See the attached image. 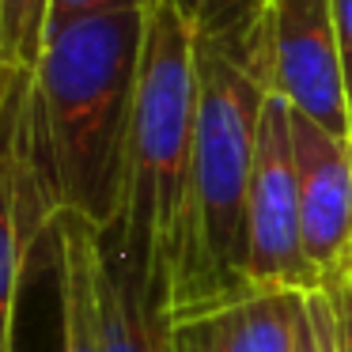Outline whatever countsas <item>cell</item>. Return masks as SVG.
Returning <instances> with one entry per match:
<instances>
[{"mask_svg": "<svg viewBox=\"0 0 352 352\" xmlns=\"http://www.w3.org/2000/svg\"><path fill=\"white\" fill-rule=\"evenodd\" d=\"M144 34L148 8L76 19L50 34L19 91V125L46 201L95 228L122 220Z\"/></svg>", "mask_w": 352, "mask_h": 352, "instance_id": "1", "label": "cell"}, {"mask_svg": "<svg viewBox=\"0 0 352 352\" xmlns=\"http://www.w3.org/2000/svg\"><path fill=\"white\" fill-rule=\"evenodd\" d=\"M265 99L250 27L197 38V137L186 239L170 288L175 326L254 292L246 276V197Z\"/></svg>", "mask_w": 352, "mask_h": 352, "instance_id": "2", "label": "cell"}, {"mask_svg": "<svg viewBox=\"0 0 352 352\" xmlns=\"http://www.w3.org/2000/svg\"><path fill=\"white\" fill-rule=\"evenodd\" d=\"M193 137H197V34L186 27L170 0H155L148 8L140 91L125 155V205L122 220L110 228L122 231L137 273L144 276L152 299L167 311L186 239Z\"/></svg>", "mask_w": 352, "mask_h": 352, "instance_id": "3", "label": "cell"}, {"mask_svg": "<svg viewBox=\"0 0 352 352\" xmlns=\"http://www.w3.org/2000/svg\"><path fill=\"white\" fill-rule=\"evenodd\" d=\"M99 228L72 208H54L27 243L16 303V352H102Z\"/></svg>", "mask_w": 352, "mask_h": 352, "instance_id": "4", "label": "cell"}, {"mask_svg": "<svg viewBox=\"0 0 352 352\" xmlns=\"http://www.w3.org/2000/svg\"><path fill=\"white\" fill-rule=\"evenodd\" d=\"M250 42L269 95L284 99L296 114L318 122L333 137L352 140L349 91L329 0H269V8L250 23Z\"/></svg>", "mask_w": 352, "mask_h": 352, "instance_id": "5", "label": "cell"}, {"mask_svg": "<svg viewBox=\"0 0 352 352\" xmlns=\"http://www.w3.org/2000/svg\"><path fill=\"white\" fill-rule=\"evenodd\" d=\"M246 276L254 292H318V276L303 250L292 107L276 95L265 99L254 152L246 197Z\"/></svg>", "mask_w": 352, "mask_h": 352, "instance_id": "6", "label": "cell"}, {"mask_svg": "<svg viewBox=\"0 0 352 352\" xmlns=\"http://www.w3.org/2000/svg\"><path fill=\"white\" fill-rule=\"evenodd\" d=\"M292 140H296L303 250L318 276V292H326L352 254V140L333 137L296 110H292Z\"/></svg>", "mask_w": 352, "mask_h": 352, "instance_id": "7", "label": "cell"}, {"mask_svg": "<svg viewBox=\"0 0 352 352\" xmlns=\"http://www.w3.org/2000/svg\"><path fill=\"white\" fill-rule=\"evenodd\" d=\"M19 91L0 122V352H16V303L23 280V258L31 235L42 228L54 205L38 186L19 125Z\"/></svg>", "mask_w": 352, "mask_h": 352, "instance_id": "8", "label": "cell"}, {"mask_svg": "<svg viewBox=\"0 0 352 352\" xmlns=\"http://www.w3.org/2000/svg\"><path fill=\"white\" fill-rule=\"evenodd\" d=\"M95 296H99L102 352H178L175 318L152 299L118 228H99Z\"/></svg>", "mask_w": 352, "mask_h": 352, "instance_id": "9", "label": "cell"}, {"mask_svg": "<svg viewBox=\"0 0 352 352\" xmlns=\"http://www.w3.org/2000/svg\"><path fill=\"white\" fill-rule=\"evenodd\" d=\"M307 292H250L175 326L178 352H299Z\"/></svg>", "mask_w": 352, "mask_h": 352, "instance_id": "10", "label": "cell"}, {"mask_svg": "<svg viewBox=\"0 0 352 352\" xmlns=\"http://www.w3.org/2000/svg\"><path fill=\"white\" fill-rule=\"evenodd\" d=\"M54 0H0V69L12 80H31L50 38Z\"/></svg>", "mask_w": 352, "mask_h": 352, "instance_id": "11", "label": "cell"}, {"mask_svg": "<svg viewBox=\"0 0 352 352\" xmlns=\"http://www.w3.org/2000/svg\"><path fill=\"white\" fill-rule=\"evenodd\" d=\"M170 4L197 38L235 34L269 8V0H170Z\"/></svg>", "mask_w": 352, "mask_h": 352, "instance_id": "12", "label": "cell"}, {"mask_svg": "<svg viewBox=\"0 0 352 352\" xmlns=\"http://www.w3.org/2000/svg\"><path fill=\"white\" fill-rule=\"evenodd\" d=\"M322 296L329 303V322H333V352H352V254L341 276Z\"/></svg>", "mask_w": 352, "mask_h": 352, "instance_id": "13", "label": "cell"}, {"mask_svg": "<svg viewBox=\"0 0 352 352\" xmlns=\"http://www.w3.org/2000/svg\"><path fill=\"white\" fill-rule=\"evenodd\" d=\"M152 4L155 0H54V4H50V34H57L61 27L76 23V19H84V16L125 12V8H152Z\"/></svg>", "mask_w": 352, "mask_h": 352, "instance_id": "14", "label": "cell"}, {"mask_svg": "<svg viewBox=\"0 0 352 352\" xmlns=\"http://www.w3.org/2000/svg\"><path fill=\"white\" fill-rule=\"evenodd\" d=\"M299 352H333V322H329V303L322 292H307V322Z\"/></svg>", "mask_w": 352, "mask_h": 352, "instance_id": "15", "label": "cell"}, {"mask_svg": "<svg viewBox=\"0 0 352 352\" xmlns=\"http://www.w3.org/2000/svg\"><path fill=\"white\" fill-rule=\"evenodd\" d=\"M329 4H333V27H337V46H341L344 91H349V114H352V0H329Z\"/></svg>", "mask_w": 352, "mask_h": 352, "instance_id": "16", "label": "cell"}, {"mask_svg": "<svg viewBox=\"0 0 352 352\" xmlns=\"http://www.w3.org/2000/svg\"><path fill=\"white\" fill-rule=\"evenodd\" d=\"M23 84V80H12L8 72L0 69V122H4V114H8V107H12V95H16V87Z\"/></svg>", "mask_w": 352, "mask_h": 352, "instance_id": "17", "label": "cell"}]
</instances>
